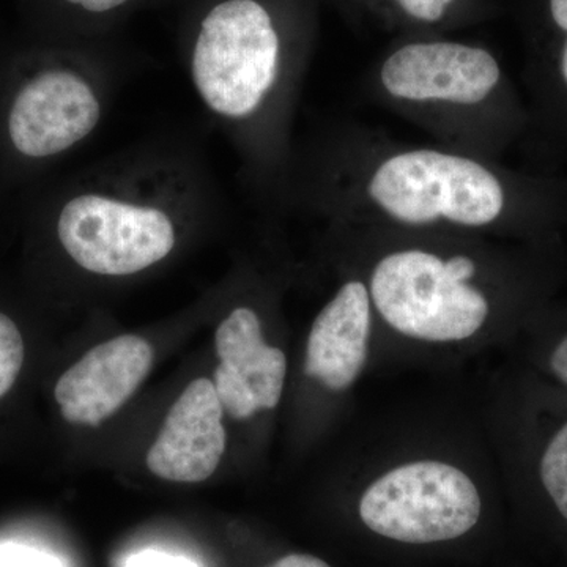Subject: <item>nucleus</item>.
<instances>
[{
	"label": "nucleus",
	"mask_w": 567,
	"mask_h": 567,
	"mask_svg": "<svg viewBox=\"0 0 567 567\" xmlns=\"http://www.w3.org/2000/svg\"><path fill=\"white\" fill-rule=\"evenodd\" d=\"M152 346L123 334L93 347L59 379L55 401L71 424L99 425L128 402L151 372Z\"/></svg>",
	"instance_id": "nucleus-9"
},
{
	"label": "nucleus",
	"mask_w": 567,
	"mask_h": 567,
	"mask_svg": "<svg viewBox=\"0 0 567 567\" xmlns=\"http://www.w3.org/2000/svg\"><path fill=\"white\" fill-rule=\"evenodd\" d=\"M24 361V342L17 323L0 312V398H3L20 375Z\"/></svg>",
	"instance_id": "nucleus-14"
},
{
	"label": "nucleus",
	"mask_w": 567,
	"mask_h": 567,
	"mask_svg": "<svg viewBox=\"0 0 567 567\" xmlns=\"http://www.w3.org/2000/svg\"><path fill=\"white\" fill-rule=\"evenodd\" d=\"M267 567H333L317 558L315 555L308 554H289L270 563Z\"/></svg>",
	"instance_id": "nucleus-19"
},
{
	"label": "nucleus",
	"mask_w": 567,
	"mask_h": 567,
	"mask_svg": "<svg viewBox=\"0 0 567 567\" xmlns=\"http://www.w3.org/2000/svg\"><path fill=\"white\" fill-rule=\"evenodd\" d=\"M284 205L331 226L537 234L567 223V183L440 144L339 123L295 151Z\"/></svg>",
	"instance_id": "nucleus-1"
},
{
	"label": "nucleus",
	"mask_w": 567,
	"mask_h": 567,
	"mask_svg": "<svg viewBox=\"0 0 567 567\" xmlns=\"http://www.w3.org/2000/svg\"><path fill=\"white\" fill-rule=\"evenodd\" d=\"M0 567H63L61 559L17 543L0 544Z\"/></svg>",
	"instance_id": "nucleus-16"
},
{
	"label": "nucleus",
	"mask_w": 567,
	"mask_h": 567,
	"mask_svg": "<svg viewBox=\"0 0 567 567\" xmlns=\"http://www.w3.org/2000/svg\"><path fill=\"white\" fill-rule=\"evenodd\" d=\"M548 13L561 33L550 69L527 84L532 95V130L543 134L555 152L567 156V0H548Z\"/></svg>",
	"instance_id": "nucleus-12"
},
{
	"label": "nucleus",
	"mask_w": 567,
	"mask_h": 567,
	"mask_svg": "<svg viewBox=\"0 0 567 567\" xmlns=\"http://www.w3.org/2000/svg\"><path fill=\"white\" fill-rule=\"evenodd\" d=\"M104 111L106 85L87 55L52 63L29 78L10 104L11 147L29 159L63 155L99 130Z\"/></svg>",
	"instance_id": "nucleus-7"
},
{
	"label": "nucleus",
	"mask_w": 567,
	"mask_h": 567,
	"mask_svg": "<svg viewBox=\"0 0 567 567\" xmlns=\"http://www.w3.org/2000/svg\"><path fill=\"white\" fill-rule=\"evenodd\" d=\"M123 567H199L192 559L175 557L164 551L144 550L126 558Z\"/></svg>",
	"instance_id": "nucleus-18"
},
{
	"label": "nucleus",
	"mask_w": 567,
	"mask_h": 567,
	"mask_svg": "<svg viewBox=\"0 0 567 567\" xmlns=\"http://www.w3.org/2000/svg\"><path fill=\"white\" fill-rule=\"evenodd\" d=\"M61 2L81 14L84 22L103 24L134 9L141 0H61Z\"/></svg>",
	"instance_id": "nucleus-15"
},
{
	"label": "nucleus",
	"mask_w": 567,
	"mask_h": 567,
	"mask_svg": "<svg viewBox=\"0 0 567 567\" xmlns=\"http://www.w3.org/2000/svg\"><path fill=\"white\" fill-rule=\"evenodd\" d=\"M363 91L435 144L496 162L532 130L528 104L498 59L461 41L416 40L395 48Z\"/></svg>",
	"instance_id": "nucleus-3"
},
{
	"label": "nucleus",
	"mask_w": 567,
	"mask_h": 567,
	"mask_svg": "<svg viewBox=\"0 0 567 567\" xmlns=\"http://www.w3.org/2000/svg\"><path fill=\"white\" fill-rule=\"evenodd\" d=\"M372 312L374 306L363 279L342 284L309 331L306 374L333 391L352 385L368 360Z\"/></svg>",
	"instance_id": "nucleus-11"
},
{
	"label": "nucleus",
	"mask_w": 567,
	"mask_h": 567,
	"mask_svg": "<svg viewBox=\"0 0 567 567\" xmlns=\"http://www.w3.org/2000/svg\"><path fill=\"white\" fill-rule=\"evenodd\" d=\"M186 62L200 103L233 136L254 181L281 200L303 59L278 11L265 0H208L194 18Z\"/></svg>",
	"instance_id": "nucleus-2"
},
{
	"label": "nucleus",
	"mask_w": 567,
	"mask_h": 567,
	"mask_svg": "<svg viewBox=\"0 0 567 567\" xmlns=\"http://www.w3.org/2000/svg\"><path fill=\"white\" fill-rule=\"evenodd\" d=\"M216 394L235 420H246L257 410H271L281 401L287 360L281 349L264 339L262 320L248 305L234 308L216 328Z\"/></svg>",
	"instance_id": "nucleus-8"
},
{
	"label": "nucleus",
	"mask_w": 567,
	"mask_h": 567,
	"mask_svg": "<svg viewBox=\"0 0 567 567\" xmlns=\"http://www.w3.org/2000/svg\"><path fill=\"white\" fill-rule=\"evenodd\" d=\"M483 499L472 480L445 462L401 465L361 495L358 518L372 535L401 546L456 543L480 525Z\"/></svg>",
	"instance_id": "nucleus-6"
},
{
	"label": "nucleus",
	"mask_w": 567,
	"mask_h": 567,
	"mask_svg": "<svg viewBox=\"0 0 567 567\" xmlns=\"http://www.w3.org/2000/svg\"><path fill=\"white\" fill-rule=\"evenodd\" d=\"M226 451L223 405L212 380L197 379L183 391L147 454L153 475L174 483H203Z\"/></svg>",
	"instance_id": "nucleus-10"
},
{
	"label": "nucleus",
	"mask_w": 567,
	"mask_h": 567,
	"mask_svg": "<svg viewBox=\"0 0 567 567\" xmlns=\"http://www.w3.org/2000/svg\"><path fill=\"white\" fill-rule=\"evenodd\" d=\"M457 0H395L406 18L421 24H436L456 6Z\"/></svg>",
	"instance_id": "nucleus-17"
},
{
	"label": "nucleus",
	"mask_w": 567,
	"mask_h": 567,
	"mask_svg": "<svg viewBox=\"0 0 567 567\" xmlns=\"http://www.w3.org/2000/svg\"><path fill=\"white\" fill-rule=\"evenodd\" d=\"M540 480L558 516L567 524V423L550 440L540 458Z\"/></svg>",
	"instance_id": "nucleus-13"
},
{
	"label": "nucleus",
	"mask_w": 567,
	"mask_h": 567,
	"mask_svg": "<svg viewBox=\"0 0 567 567\" xmlns=\"http://www.w3.org/2000/svg\"><path fill=\"white\" fill-rule=\"evenodd\" d=\"M349 229L374 246L364 282L388 327L427 342L465 341L486 327L494 300L481 284L483 257L468 245L476 234Z\"/></svg>",
	"instance_id": "nucleus-5"
},
{
	"label": "nucleus",
	"mask_w": 567,
	"mask_h": 567,
	"mask_svg": "<svg viewBox=\"0 0 567 567\" xmlns=\"http://www.w3.org/2000/svg\"><path fill=\"white\" fill-rule=\"evenodd\" d=\"M550 368L554 374L567 385V334L555 347L550 357Z\"/></svg>",
	"instance_id": "nucleus-20"
},
{
	"label": "nucleus",
	"mask_w": 567,
	"mask_h": 567,
	"mask_svg": "<svg viewBox=\"0 0 567 567\" xmlns=\"http://www.w3.org/2000/svg\"><path fill=\"white\" fill-rule=\"evenodd\" d=\"M199 178L174 156L144 155L84 178L58 212L63 251L87 274L121 278L174 252L186 219L200 215Z\"/></svg>",
	"instance_id": "nucleus-4"
}]
</instances>
